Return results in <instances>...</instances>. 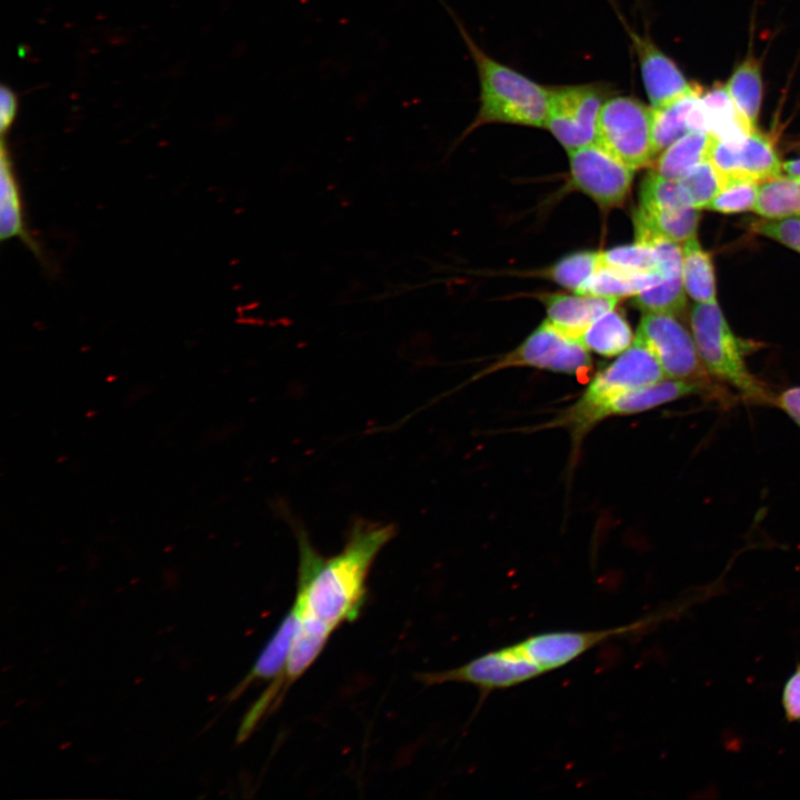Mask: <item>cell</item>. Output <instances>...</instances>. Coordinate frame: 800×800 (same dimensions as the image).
Wrapping results in <instances>:
<instances>
[{
    "instance_id": "obj_14",
    "label": "cell",
    "mask_w": 800,
    "mask_h": 800,
    "mask_svg": "<svg viewBox=\"0 0 800 800\" xmlns=\"http://www.w3.org/2000/svg\"><path fill=\"white\" fill-rule=\"evenodd\" d=\"M619 299L590 294H548L543 297L547 320L564 334L580 340L590 324L616 308Z\"/></svg>"
},
{
    "instance_id": "obj_9",
    "label": "cell",
    "mask_w": 800,
    "mask_h": 800,
    "mask_svg": "<svg viewBox=\"0 0 800 800\" xmlns=\"http://www.w3.org/2000/svg\"><path fill=\"white\" fill-rule=\"evenodd\" d=\"M607 89L598 83L550 88L546 127L568 151L596 142Z\"/></svg>"
},
{
    "instance_id": "obj_18",
    "label": "cell",
    "mask_w": 800,
    "mask_h": 800,
    "mask_svg": "<svg viewBox=\"0 0 800 800\" xmlns=\"http://www.w3.org/2000/svg\"><path fill=\"white\" fill-rule=\"evenodd\" d=\"M682 282L686 293L697 303L717 301L716 278L710 254L697 237L681 244Z\"/></svg>"
},
{
    "instance_id": "obj_30",
    "label": "cell",
    "mask_w": 800,
    "mask_h": 800,
    "mask_svg": "<svg viewBox=\"0 0 800 800\" xmlns=\"http://www.w3.org/2000/svg\"><path fill=\"white\" fill-rule=\"evenodd\" d=\"M781 707L789 723L800 722V661L784 681L781 692Z\"/></svg>"
},
{
    "instance_id": "obj_17",
    "label": "cell",
    "mask_w": 800,
    "mask_h": 800,
    "mask_svg": "<svg viewBox=\"0 0 800 800\" xmlns=\"http://www.w3.org/2000/svg\"><path fill=\"white\" fill-rule=\"evenodd\" d=\"M580 341L590 351L602 357H617L634 341L628 320L616 309L597 318L581 336Z\"/></svg>"
},
{
    "instance_id": "obj_7",
    "label": "cell",
    "mask_w": 800,
    "mask_h": 800,
    "mask_svg": "<svg viewBox=\"0 0 800 800\" xmlns=\"http://www.w3.org/2000/svg\"><path fill=\"white\" fill-rule=\"evenodd\" d=\"M596 142L637 170L656 159L653 108L634 97L608 98L600 111Z\"/></svg>"
},
{
    "instance_id": "obj_4",
    "label": "cell",
    "mask_w": 800,
    "mask_h": 800,
    "mask_svg": "<svg viewBox=\"0 0 800 800\" xmlns=\"http://www.w3.org/2000/svg\"><path fill=\"white\" fill-rule=\"evenodd\" d=\"M668 378L653 351L634 337L633 343L612 362L597 371L582 393L543 428L564 429L570 437L571 461L578 459L587 436L624 392Z\"/></svg>"
},
{
    "instance_id": "obj_2",
    "label": "cell",
    "mask_w": 800,
    "mask_h": 800,
    "mask_svg": "<svg viewBox=\"0 0 800 800\" xmlns=\"http://www.w3.org/2000/svg\"><path fill=\"white\" fill-rule=\"evenodd\" d=\"M651 619L594 630H553L532 634L490 650L468 662L440 671L418 674L426 686L464 683L486 696L510 689L563 668L612 638L640 631Z\"/></svg>"
},
{
    "instance_id": "obj_21",
    "label": "cell",
    "mask_w": 800,
    "mask_h": 800,
    "mask_svg": "<svg viewBox=\"0 0 800 800\" xmlns=\"http://www.w3.org/2000/svg\"><path fill=\"white\" fill-rule=\"evenodd\" d=\"M753 211L764 219L800 214V178L779 174L759 183Z\"/></svg>"
},
{
    "instance_id": "obj_12",
    "label": "cell",
    "mask_w": 800,
    "mask_h": 800,
    "mask_svg": "<svg viewBox=\"0 0 800 800\" xmlns=\"http://www.w3.org/2000/svg\"><path fill=\"white\" fill-rule=\"evenodd\" d=\"M727 182L749 180L761 183L781 174L780 158L770 141L757 129L738 141H727Z\"/></svg>"
},
{
    "instance_id": "obj_13",
    "label": "cell",
    "mask_w": 800,
    "mask_h": 800,
    "mask_svg": "<svg viewBox=\"0 0 800 800\" xmlns=\"http://www.w3.org/2000/svg\"><path fill=\"white\" fill-rule=\"evenodd\" d=\"M11 239H19L42 264H46V257L39 242L27 228L13 162L4 137H2L0 147V240L3 242Z\"/></svg>"
},
{
    "instance_id": "obj_16",
    "label": "cell",
    "mask_w": 800,
    "mask_h": 800,
    "mask_svg": "<svg viewBox=\"0 0 800 800\" xmlns=\"http://www.w3.org/2000/svg\"><path fill=\"white\" fill-rule=\"evenodd\" d=\"M717 137L707 131H690L661 151L653 161V171L681 180L694 167L709 159Z\"/></svg>"
},
{
    "instance_id": "obj_15",
    "label": "cell",
    "mask_w": 800,
    "mask_h": 800,
    "mask_svg": "<svg viewBox=\"0 0 800 800\" xmlns=\"http://www.w3.org/2000/svg\"><path fill=\"white\" fill-rule=\"evenodd\" d=\"M296 627L297 617L293 609L290 608L258 656L250 671L230 692L229 699L238 698L248 687L257 681H271L272 683L281 678L288 663Z\"/></svg>"
},
{
    "instance_id": "obj_25",
    "label": "cell",
    "mask_w": 800,
    "mask_h": 800,
    "mask_svg": "<svg viewBox=\"0 0 800 800\" xmlns=\"http://www.w3.org/2000/svg\"><path fill=\"white\" fill-rule=\"evenodd\" d=\"M682 276L663 278L658 284L634 297V303L644 312H670L678 314L686 306Z\"/></svg>"
},
{
    "instance_id": "obj_11",
    "label": "cell",
    "mask_w": 800,
    "mask_h": 800,
    "mask_svg": "<svg viewBox=\"0 0 800 800\" xmlns=\"http://www.w3.org/2000/svg\"><path fill=\"white\" fill-rule=\"evenodd\" d=\"M630 39L639 60L644 90L651 107H664L697 86L690 83L677 64L666 56L648 36L629 30Z\"/></svg>"
},
{
    "instance_id": "obj_29",
    "label": "cell",
    "mask_w": 800,
    "mask_h": 800,
    "mask_svg": "<svg viewBox=\"0 0 800 800\" xmlns=\"http://www.w3.org/2000/svg\"><path fill=\"white\" fill-rule=\"evenodd\" d=\"M753 230L800 253V214L759 221Z\"/></svg>"
},
{
    "instance_id": "obj_8",
    "label": "cell",
    "mask_w": 800,
    "mask_h": 800,
    "mask_svg": "<svg viewBox=\"0 0 800 800\" xmlns=\"http://www.w3.org/2000/svg\"><path fill=\"white\" fill-rule=\"evenodd\" d=\"M590 351L544 320L519 346L499 357L476 374L473 380L510 368H533L568 376L590 370Z\"/></svg>"
},
{
    "instance_id": "obj_5",
    "label": "cell",
    "mask_w": 800,
    "mask_h": 800,
    "mask_svg": "<svg viewBox=\"0 0 800 800\" xmlns=\"http://www.w3.org/2000/svg\"><path fill=\"white\" fill-rule=\"evenodd\" d=\"M690 328L700 359L714 380L733 388L749 403L773 404L774 396L746 363L748 346L736 337L717 301L696 302Z\"/></svg>"
},
{
    "instance_id": "obj_22",
    "label": "cell",
    "mask_w": 800,
    "mask_h": 800,
    "mask_svg": "<svg viewBox=\"0 0 800 800\" xmlns=\"http://www.w3.org/2000/svg\"><path fill=\"white\" fill-rule=\"evenodd\" d=\"M702 91L696 87L676 101L653 108V139L656 157L668 146L691 131L690 117Z\"/></svg>"
},
{
    "instance_id": "obj_20",
    "label": "cell",
    "mask_w": 800,
    "mask_h": 800,
    "mask_svg": "<svg viewBox=\"0 0 800 800\" xmlns=\"http://www.w3.org/2000/svg\"><path fill=\"white\" fill-rule=\"evenodd\" d=\"M699 220V209L694 207L666 212H647L639 208L633 216L636 232L658 233L679 244L697 237Z\"/></svg>"
},
{
    "instance_id": "obj_19",
    "label": "cell",
    "mask_w": 800,
    "mask_h": 800,
    "mask_svg": "<svg viewBox=\"0 0 800 800\" xmlns=\"http://www.w3.org/2000/svg\"><path fill=\"white\" fill-rule=\"evenodd\" d=\"M724 86L740 118L751 130L757 129L762 101V77L758 63L752 59L743 61Z\"/></svg>"
},
{
    "instance_id": "obj_32",
    "label": "cell",
    "mask_w": 800,
    "mask_h": 800,
    "mask_svg": "<svg viewBox=\"0 0 800 800\" xmlns=\"http://www.w3.org/2000/svg\"><path fill=\"white\" fill-rule=\"evenodd\" d=\"M773 406L781 409L800 427V386L787 388L774 396Z\"/></svg>"
},
{
    "instance_id": "obj_24",
    "label": "cell",
    "mask_w": 800,
    "mask_h": 800,
    "mask_svg": "<svg viewBox=\"0 0 800 800\" xmlns=\"http://www.w3.org/2000/svg\"><path fill=\"white\" fill-rule=\"evenodd\" d=\"M602 264V251L573 252L549 269L550 278L577 292Z\"/></svg>"
},
{
    "instance_id": "obj_27",
    "label": "cell",
    "mask_w": 800,
    "mask_h": 800,
    "mask_svg": "<svg viewBox=\"0 0 800 800\" xmlns=\"http://www.w3.org/2000/svg\"><path fill=\"white\" fill-rule=\"evenodd\" d=\"M759 183L749 180L729 181L720 188L707 209L721 213H739L752 210Z\"/></svg>"
},
{
    "instance_id": "obj_23",
    "label": "cell",
    "mask_w": 800,
    "mask_h": 800,
    "mask_svg": "<svg viewBox=\"0 0 800 800\" xmlns=\"http://www.w3.org/2000/svg\"><path fill=\"white\" fill-rule=\"evenodd\" d=\"M640 209L647 212H666L692 207L680 180L650 171L642 180L639 192Z\"/></svg>"
},
{
    "instance_id": "obj_6",
    "label": "cell",
    "mask_w": 800,
    "mask_h": 800,
    "mask_svg": "<svg viewBox=\"0 0 800 800\" xmlns=\"http://www.w3.org/2000/svg\"><path fill=\"white\" fill-rule=\"evenodd\" d=\"M636 337L658 358L666 376L696 386L701 396L730 406L734 398L728 388L714 380L703 366L693 336L670 312H644Z\"/></svg>"
},
{
    "instance_id": "obj_3",
    "label": "cell",
    "mask_w": 800,
    "mask_h": 800,
    "mask_svg": "<svg viewBox=\"0 0 800 800\" xmlns=\"http://www.w3.org/2000/svg\"><path fill=\"white\" fill-rule=\"evenodd\" d=\"M447 7V6H446ZM474 62L479 78V109L458 139L490 123L546 127L550 88H546L484 52L459 17L447 7Z\"/></svg>"
},
{
    "instance_id": "obj_26",
    "label": "cell",
    "mask_w": 800,
    "mask_h": 800,
    "mask_svg": "<svg viewBox=\"0 0 800 800\" xmlns=\"http://www.w3.org/2000/svg\"><path fill=\"white\" fill-rule=\"evenodd\" d=\"M603 263L630 273L658 271L659 260L654 248L649 243L634 242L602 251Z\"/></svg>"
},
{
    "instance_id": "obj_1",
    "label": "cell",
    "mask_w": 800,
    "mask_h": 800,
    "mask_svg": "<svg viewBox=\"0 0 800 800\" xmlns=\"http://www.w3.org/2000/svg\"><path fill=\"white\" fill-rule=\"evenodd\" d=\"M396 531L392 524L357 520L342 549L323 557L308 532L296 528L299 550L297 591L291 608L297 627L291 659L310 667L331 634L360 616L367 598L371 567Z\"/></svg>"
},
{
    "instance_id": "obj_10",
    "label": "cell",
    "mask_w": 800,
    "mask_h": 800,
    "mask_svg": "<svg viewBox=\"0 0 800 800\" xmlns=\"http://www.w3.org/2000/svg\"><path fill=\"white\" fill-rule=\"evenodd\" d=\"M568 153L571 181L577 189L604 209L624 202L633 180V169L597 142Z\"/></svg>"
},
{
    "instance_id": "obj_33",
    "label": "cell",
    "mask_w": 800,
    "mask_h": 800,
    "mask_svg": "<svg viewBox=\"0 0 800 800\" xmlns=\"http://www.w3.org/2000/svg\"><path fill=\"white\" fill-rule=\"evenodd\" d=\"M782 169L788 174L800 178V159H793L783 162Z\"/></svg>"
},
{
    "instance_id": "obj_28",
    "label": "cell",
    "mask_w": 800,
    "mask_h": 800,
    "mask_svg": "<svg viewBox=\"0 0 800 800\" xmlns=\"http://www.w3.org/2000/svg\"><path fill=\"white\" fill-rule=\"evenodd\" d=\"M692 207L707 209L721 188L720 178L710 160H704L681 180Z\"/></svg>"
},
{
    "instance_id": "obj_31",
    "label": "cell",
    "mask_w": 800,
    "mask_h": 800,
    "mask_svg": "<svg viewBox=\"0 0 800 800\" xmlns=\"http://www.w3.org/2000/svg\"><path fill=\"white\" fill-rule=\"evenodd\" d=\"M18 113V97L8 86L0 88V131L4 137L11 129Z\"/></svg>"
}]
</instances>
